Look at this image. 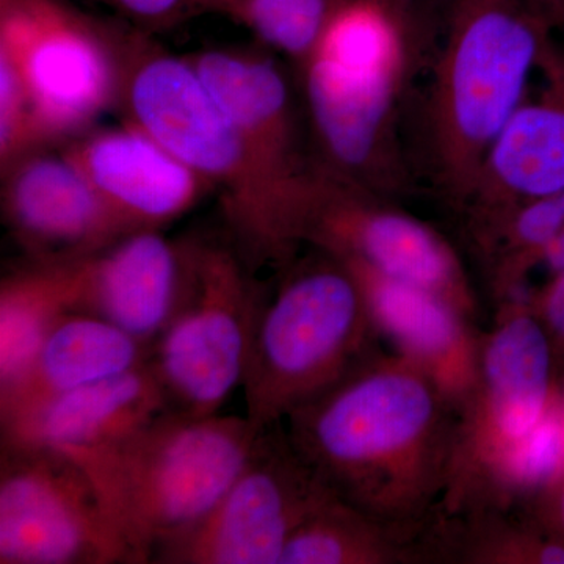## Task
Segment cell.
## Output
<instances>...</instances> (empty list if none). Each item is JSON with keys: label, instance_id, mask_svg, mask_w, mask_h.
Returning a JSON list of instances; mask_svg holds the SVG:
<instances>
[{"label": "cell", "instance_id": "1", "mask_svg": "<svg viewBox=\"0 0 564 564\" xmlns=\"http://www.w3.org/2000/svg\"><path fill=\"white\" fill-rule=\"evenodd\" d=\"M282 422L326 488L417 541L447 488L458 432V408L429 373L380 350Z\"/></svg>", "mask_w": 564, "mask_h": 564}, {"label": "cell", "instance_id": "2", "mask_svg": "<svg viewBox=\"0 0 564 564\" xmlns=\"http://www.w3.org/2000/svg\"><path fill=\"white\" fill-rule=\"evenodd\" d=\"M118 106L124 121L159 141L217 193L229 239L256 270L293 261L302 247L299 215L254 161L191 57L161 50L143 31L126 32Z\"/></svg>", "mask_w": 564, "mask_h": 564}, {"label": "cell", "instance_id": "3", "mask_svg": "<svg viewBox=\"0 0 564 564\" xmlns=\"http://www.w3.org/2000/svg\"><path fill=\"white\" fill-rule=\"evenodd\" d=\"M552 31L529 0H456L425 117L434 185L456 212L529 96Z\"/></svg>", "mask_w": 564, "mask_h": 564}, {"label": "cell", "instance_id": "4", "mask_svg": "<svg viewBox=\"0 0 564 564\" xmlns=\"http://www.w3.org/2000/svg\"><path fill=\"white\" fill-rule=\"evenodd\" d=\"M259 433L247 415L166 410L113 443L63 452L90 475L135 564H143L214 507Z\"/></svg>", "mask_w": 564, "mask_h": 564}, {"label": "cell", "instance_id": "5", "mask_svg": "<svg viewBox=\"0 0 564 564\" xmlns=\"http://www.w3.org/2000/svg\"><path fill=\"white\" fill-rule=\"evenodd\" d=\"M270 292L243 377L247 417L282 422L383 350L361 288L343 262L314 250Z\"/></svg>", "mask_w": 564, "mask_h": 564}, {"label": "cell", "instance_id": "6", "mask_svg": "<svg viewBox=\"0 0 564 564\" xmlns=\"http://www.w3.org/2000/svg\"><path fill=\"white\" fill-rule=\"evenodd\" d=\"M558 393L551 340L532 306H496L491 328L478 337L477 372L458 410L454 464L437 510L485 503Z\"/></svg>", "mask_w": 564, "mask_h": 564}, {"label": "cell", "instance_id": "7", "mask_svg": "<svg viewBox=\"0 0 564 564\" xmlns=\"http://www.w3.org/2000/svg\"><path fill=\"white\" fill-rule=\"evenodd\" d=\"M124 35L69 0H0V70L24 93L40 148L68 143L118 106Z\"/></svg>", "mask_w": 564, "mask_h": 564}, {"label": "cell", "instance_id": "8", "mask_svg": "<svg viewBox=\"0 0 564 564\" xmlns=\"http://www.w3.org/2000/svg\"><path fill=\"white\" fill-rule=\"evenodd\" d=\"M270 291L231 239H196L195 276L184 306L152 345L150 366L170 410L218 414L243 383Z\"/></svg>", "mask_w": 564, "mask_h": 564}, {"label": "cell", "instance_id": "9", "mask_svg": "<svg viewBox=\"0 0 564 564\" xmlns=\"http://www.w3.org/2000/svg\"><path fill=\"white\" fill-rule=\"evenodd\" d=\"M0 564H135L87 470L61 448L0 443Z\"/></svg>", "mask_w": 564, "mask_h": 564}, {"label": "cell", "instance_id": "10", "mask_svg": "<svg viewBox=\"0 0 564 564\" xmlns=\"http://www.w3.org/2000/svg\"><path fill=\"white\" fill-rule=\"evenodd\" d=\"M332 492L296 454L284 422L262 426L220 499L159 545L151 563L280 564L293 532Z\"/></svg>", "mask_w": 564, "mask_h": 564}, {"label": "cell", "instance_id": "11", "mask_svg": "<svg viewBox=\"0 0 564 564\" xmlns=\"http://www.w3.org/2000/svg\"><path fill=\"white\" fill-rule=\"evenodd\" d=\"M302 243L432 292L477 323L478 293L459 252L436 228L392 199L340 184L322 172L304 217Z\"/></svg>", "mask_w": 564, "mask_h": 564}, {"label": "cell", "instance_id": "12", "mask_svg": "<svg viewBox=\"0 0 564 564\" xmlns=\"http://www.w3.org/2000/svg\"><path fill=\"white\" fill-rule=\"evenodd\" d=\"M304 104L322 172L395 202L408 187L397 109L404 80L310 55L300 65Z\"/></svg>", "mask_w": 564, "mask_h": 564}, {"label": "cell", "instance_id": "13", "mask_svg": "<svg viewBox=\"0 0 564 564\" xmlns=\"http://www.w3.org/2000/svg\"><path fill=\"white\" fill-rule=\"evenodd\" d=\"M195 263L196 239L172 240L161 229L124 234L66 262L70 311L102 318L151 350L184 306Z\"/></svg>", "mask_w": 564, "mask_h": 564}, {"label": "cell", "instance_id": "14", "mask_svg": "<svg viewBox=\"0 0 564 564\" xmlns=\"http://www.w3.org/2000/svg\"><path fill=\"white\" fill-rule=\"evenodd\" d=\"M191 61L262 172L295 209L302 240L304 217L321 185L322 169L304 143L280 66L258 52L237 50L206 51Z\"/></svg>", "mask_w": 564, "mask_h": 564}, {"label": "cell", "instance_id": "15", "mask_svg": "<svg viewBox=\"0 0 564 564\" xmlns=\"http://www.w3.org/2000/svg\"><path fill=\"white\" fill-rule=\"evenodd\" d=\"M2 217L29 261H79L132 232L63 151L43 148L2 170Z\"/></svg>", "mask_w": 564, "mask_h": 564}, {"label": "cell", "instance_id": "16", "mask_svg": "<svg viewBox=\"0 0 564 564\" xmlns=\"http://www.w3.org/2000/svg\"><path fill=\"white\" fill-rule=\"evenodd\" d=\"M538 70L540 93L527 96L500 133L458 212L464 229L564 191V50L555 41Z\"/></svg>", "mask_w": 564, "mask_h": 564}, {"label": "cell", "instance_id": "17", "mask_svg": "<svg viewBox=\"0 0 564 564\" xmlns=\"http://www.w3.org/2000/svg\"><path fill=\"white\" fill-rule=\"evenodd\" d=\"M63 150L131 231H162L214 193L202 176L132 122L93 128Z\"/></svg>", "mask_w": 564, "mask_h": 564}, {"label": "cell", "instance_id": "18", "mask_svg": "<svg viewBox=\"0 0 564 564\" xmlns=\"http://www.w3.org/2000/svg\"><path fill=\"white\" fill-rule=\"evenodd\" d=\"M339 262L361 288L381 340L429 373L459 410L477 372L481 332L477 323L432 292L391 280L361 263Z\"/></svg>", "mask_w": 564, "mask_h": 564}, {"label": "cell", "instance_id": "19", "mask_svg": "<svg viewBox=\"0 0 564 564\" xmlns=\"http://www.w3.org/2000/svg\"><path fill=\"white\" fill-rule=\"evenodd\" d=\"M170 410L150 361L128 372L82 386L0 426V443L91 448L113 443Z\"/></svg>", "mask_w": 564, "mask_h": 564}, {"label": "cell", "instance_id": "20", "mask_svg": "<svg viewBox=\"0 0 564 564\" xmlns=\"http://www.w3.org/2000/svg\"><path fill=\"white\" fill-rule=\"evenodd\" d=\"M150 348L95 315L69 311L55 322L17 380L0 389V426L82 386L140 366Z\"/></svg>", "mask_w": 564, "mask_h": 564}, {"label": "cell", "instance_id": "21", "mask_svg": "<svg viewBox=\"0 0 564 564\" xmlns=\"http://www.w3.org/2000/svg\"><path fill=\"white\" fill-rule=\"evenodd\" d=\"M421 564H564V536L525 505L434 510L417 538Z\"/></svg>", "mask_w": 564, "mask_h": 564}, {"label": "cell", "instance_id": "22", "mask_svg": "<svg viewBox=\"0 0 564 564\" xmlns=\"http://www.w3.org/2000/svg\"><path fill=\"white\" fill-rule=\"evenodd\" d=\"M464 234L494 307L527 300L534 276H540L541 288L564 270V191L521 204Z\"/></svg>", "mask_w": 564, "mask_h": 564}, {"label": "cell", "instance_id": "23", "mask_svg": "<svg viewBox=\"0 0 564 564\" xmlns=\"http://www.w3.org/2000/svg\"><path fill=\"white\" fill-rule=\"evenodd\" d=\"M280 564H421L413 534L332 492L293 532Z\"/></svg>", "mask_w": 564, "mask_h": 564}, {"label": "cell", "instance_id": "24", "mask_svg": "<svg viewBox=\"0 0 564 564\" xmlns=\"http://www.w3.org/2000/svg\"><path fill=\"white\" fill-rule=\"evenodd\" d=\"M403 13L392 0H334L311 55L406 79L413 44Z\"/></svg>", "mask_w": 564, "mask_h": 564}, {"label": "cell", "instance_id": "25", "mask_svg": "<svg viewBox=\"0 0 564 564\" xmlns=\"http://www.w3.org/2000/svg\"><path fill=\"white\" fill-rule=\"evenodd\" d=\"M66 262L28 265L0 284V389L20 377L46 334L69 313Z\"/></svg>", "mask_w": 564, "mask_h": 564}, {"label": "cell", "instance_id": "26", "mask_svg": "<svg viewBox=\"0 0 564 564\" xmlns=\"http://www.w3.org/2000/svg\"><path fill=\"white\" fill-rule=\"evenodd\" d=\"M334 0H212L262 44L302 65L317 44Z\"/></svg>", "mask_w": 564, "mask_h": 564}, {"label": "cell", "instance_id": "27", "mask_svg": "<svg viewBox=\"0 0 564 564\" xmlns=\"http://www.w3.org/2000/svg\"><path fill=\"white\" fill-rule=\"evenodd\" d=\"M102 2L139 25L140 31L169 28L185 18L212 9V0H102Z\"/></svg>", "mask_w": 564, "mask_h": 564}, {"label": "cell", "instance_id": "28", "mask_svg": "<svg viewBox=\"0 0 564 564\" xmlns=\"http://www.w3.org/2000/svg\"><path fill=\"white\" fill-rule=\"evenodd\" d=\"M527 303L543 323L554 352L556 388L564 393V282L549 281Z\"/></svg>", "mask_w": 564, "mask_h": 564}, {"label": "cell", "instance_id": "29", "mask_svg": "<svg viewBox=\"0 0 564 564\" xmlns=\"http://www.w3.org/2000/svg\"><path fill=\"white\" fill-rule=\"evenodd\" d=\"M545 525L564 536V470L547 488L524 503Z\"/></svg>", "mask_w": 564, "mask_h": 564}, {"label": "cell", "instance_id": "30", "mask_svg": "<svg viewBox=\"0 0 564 564\" xmlns=\"http://www.w3.org/2000/svg\"><path fill=\"white\" fill-rule=\"evenodd\" d=\"M529 3L552 28H563L564 0H529Z\"/></svg>", "mask_w": 564, "mask_h": 564}, {"label": "cell", "instance_id": "31", "mask_svg": "<svg viewBox=\"0 0 564 564\" xmlns=\"http://www.w3.org/2000/svg\"><path fill=\"white\" fill-rule=\"evenodd\" d=\"M392 2L399 3V6L404 7L406 9L408 6H411V3L417 2V0H392Z\"/></svg>", "mask_w": 564, "mask_h": 564}]
</instances>
